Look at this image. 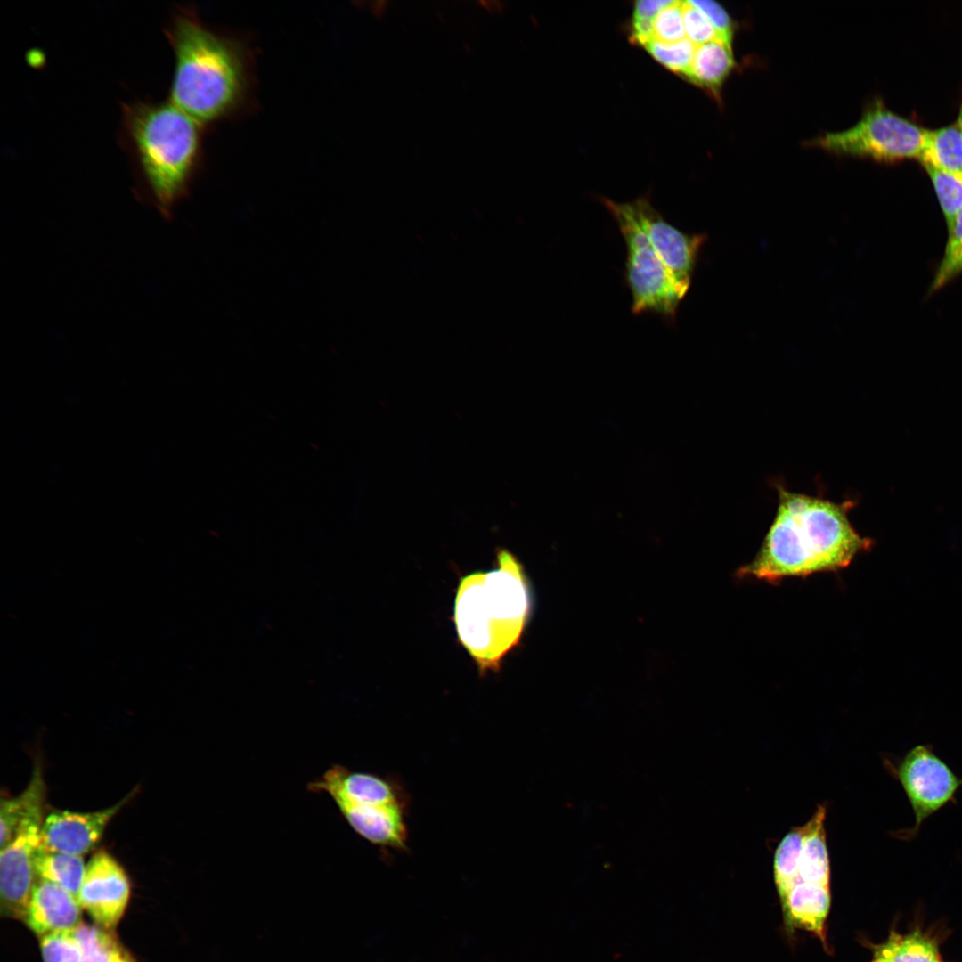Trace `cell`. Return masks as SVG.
<instances>
[{
	"mask_svg": "<svg viewBox=\"0 0 962 962\" xmlns=\"http://www.w3.org/2000/svg\"><path fill=\"white\" fill-rule=\"evenodd\" d=\"M775 518L754 558L738 570L740 577L777 582L846 567L872 542L852 526L848 502L779 487Z\"/></svg>",
	"mask_w": 962,
	"mask_h": 962,
	"instance_id": "6da1fadb",
	"label": "cell"
},
{
	"mask_svg": "<svg viewBox=\"0 0 962 962\" xmlns=\"http://www.w3.org/2000/svg\"><path fill=\"white\" fill-rule=\"evenodd\" d=\"M174 50L170 102L199 124L233 113L247 97L249 59L240 43L181 9L165 30Z\"/></svg>",
	"mask_w": 962,
	"mask_h": 962,
	"instance_id": "7a4b0ae2",
	"label": "cell"
},
{
	"mask_svg": "<svg viewBox=\"0 0 962 962\" xmlns=\"http://www.w3.org/2000/svg\"><path fill=\"white\" fill-rule=\"evenodd\" d=\"M123 135L142 194L170 218L188 192L201 156L200 124L170 101L123 104Z\"/></svg>",
	"mask_w": 962,
	"mask_h": 962,
	"instance_id": "3957f363",
	"label": "cell"
},
{
	"mask_svg": "<svg viewBox=\"0 0 962 962\" xmlns=\"http://www.w3.org/2000/svg\"><path fill=\"white\" fill-rule=\"evenodd\" d=\"M497 558L496 569L462 578L455 599L459 639L481 671L498 669L518 642L530 610L521 566L505 550Z\"/></svg>",
	"mask_w": 962,
	"mask_h": 962,
	"instance_id": "277c9868",
	"label": "cell"
},
{
	"mask_svg": "<svg viewBox=\"0 0 962 962\" xmlns=\"http://www.w3.org/2000/svg\"><path fill=\"white\" fill-rule=\"evenodd\" d=\"M602 202L625 244L624 279L632 296V314L653 313L675 322L683 298L642 230L631 201L619 203L603 198Z\"/></svg>",
	"mask_w": 962,
	"mask_h": 962,
	"instance_id": "5b68a950",
	"label": "cell"
},
{
	"mask_svg": "<svg viewBox=\"0 0 962 962\" xmlns=\"http://www.w3.org/2000/svg\"><path fill=\"white\" fill-rule=\"evenodd\" d=\"M928 134L914 122L874 101L852 127L821 135L806 143L838 156L868 158L890 162L907 158L919 159Z\"/></svg>",
	"mask_w": 962,
	"mask_h": 962,
	"instance_id": "8992f818",
	"label": "cell"
},
{
	"mask_svg": "<svg viewBox=\"0 0 962 962\" xmlns=\"http://www.w3.org/2000/svg\"><path fill=\"white\" fill-rule=\"evenodd\" d=\"M884 765L902 787L914 814L911 827L893 831L901 841H912L923 823L950 803H957L962 778L939 757L930 744H918L901 757H885Z\"/></svg>",
	"mask_w": 962,
	"mask_h": 962,
	"instance_id": "52a82bcc",
	"label": "cell"
},
{
	"mask_svg": "<svg viewBox=\"0 0 962 962\" xmlns=\"http://www.w3.org/2000/svg\"><path fill=\"white\" fill-rule=\"evenodd\" d=\"M29 784L32 794L27 811L12 839L0 852V893L3 915L24 919L38 879L34 860L41 844L45 787L37 763Z\"/></svg>",
	"mask_w": 962,
	"mask_h": 962,
	"instance_id": "ba28073f",
	"label": "cell"
},
{
	"mask_svg": "<svg viewBox=\"0 0 962 962\" xmlns=\"http://www.w3.org/2000/svg\"><path fill=\"white\" fill-rule=\"evenodd\" d=\"M631 204L642 230L684 298L706 234L681 231L652 206L648 197H640Z\"/></svg>",
	"mask_w": 962,
	"mask_h": 962,
	"instance_id": "9c48e42d",
	"label": "cell"
},
{
	"mask_svg": "<svg viewBox=\"0 0 962 962\" xmlns=\"http://www.w3.org/2000/svg\"><path fill=\"white\" fill-rule=\"evenodd\" d=\"M130 897V882L118 861L105 850L86 865L79 903L98 926L112 931L123 917Z\"/></svg>",
	"mask_w": 962,
	"mask_h": 962,
	"instance_id": "30bf717a",
	"label": "cell"
},
{
	"mask_svg": "<svg viewBox=\"0 0 962 962\" xmlns=\"http://www.w3.org/2000/svg\"><path fill=\"white\" fill-rule=\"evenodd\" d=\"M313 793L328 795L337 808L348 805H406L399 783L389 777L352 770L334 764L308 784Z\"/></svg>",
	"mask_w": 962,
	"mask_h": 962,
	"instance_id": "8fae6325",
	"label": "cell"
},
{
	"mask_svg": "<svg viewBox=\"0 0 962 962\" xmlns=\"http://www.w3.org/2000/svg\"><path fill=\"white\" fill-rule=\"evenodd\" d=\"M130 795L95 811H55L45 817L41 845L47 850L82 856L98 844L108 824Z\"/></svg>",
	"mask_w": 962,
	"mask_h": 962,
	"instance_id": "7c38bea8",
	"label": "cell"
},
{
	"mask_svg": "<svg viewBox=\"0 0 962 962\" xmlns=\"http://www.w3.org/2000/svg\"><path fill=\"white\" fill-rule=\"evenodd\" d=\"M78 900L63 887L38 878L27 909L24 922L40 938L54 933L73 931L81 923Z\"/></svg>",
	"mask_w": 962,
	"mask_h": 962,
	"instance_id": "4fadbf2b",
	"label": "cell"
},
{
	"mask_svg": "<svg viewBox=\"0 0 962 962\" xmlns=\"http://www.w3.org/2000/svg\"><path fill=\"white\" fill-rule=\"evenodd\" d=\"M406 805H348L338 807L351 828L371 844L405 850L408 842Z\"/></svg>",
	"mask_w": 962,
	"mask_h": 962,
	"instance_id": "5bb4252c",
	"label": "cell"
},
{
	"mask_svg": "<svg viewBox=\"0 0 962 962\" xmlns=\"http://www.w3.org/2000/svg\"><path fill=\"white\" fill-rule=\"evenodd\" d=\"M780 901L787 925L813 933L826 947L825 926L830 907L829 886L800 882Z\"/></svg>",
	"mask_w": 962,
	"mask_h": 962,
	"instance_id": "9a60e30c",
	"label": "cell"
},
{
	"mask_svg": "<svg viewBox=\"0 0 962 962\" xmlns=\"http://www.w3.org/2000/svg\"><path fill=\"white\" fill-rule=\"evenodd\" d=\"M732 45L720 38L697 45L691 65L684 76L693 84L707 90L716 100L735 68Z\"/></svg>",
	"mask_w": 962,
	"mask_h": 962,
	"instance_id": "2e32d148",
	"label": "cell"
},
{
	"mask_svg": "<svg viewBox=\"0 0 962 962\" xmlns=\"http://www.w3.org/2000/svg\"><path fill=\"white\" fill-rule=\"evenodd\" d=\"M826 813V807L820 804L808 821L809 828L799 862L800 882L829 886L830 864L824 827Z\"/></svg>",
	"mask_w": 962,
	"mask_h": 962,
	"instance_id": "e0dca14e",
	"label": "cell"
},
{
	"mask_svg": "<svg viewBox=\"0 0 962 962\" xmlns=\"http://www.w3.org/2000/svg\"><path fill=\"white\" fill-rule=\"evenodd\" d=\"M34 866L38 878L63 887L78 900L86 872L82 856L47 850L40 844Z\"/></svg>",
	"mask_w": 962,
	"mask_h": 962,
	"instance_id": "ac0fdd59",
	"label": "cell"
},
{
	"mask_svg": "<svg viewBox=\"0 0 962 962\" xmlns=\"http://www.w3.org/2000/svg\"><path fill=\"white\" fill-rule=\"evenodd\" d=\"M919 160L923 166H933L962 176V129L958 120L951 125L928 130Z\"/></svg>",
	"mask_w": 962,
	"mask_h": 962,
	"instance_id": "d6986e66",
	"label": "cell"
},
{
	"mask_svg": "<svg viewBox=\"0 0 962 962\" xmlns=\"http://www.w3.org/2000/svg\"><path fill=\"white\" fill-rule=\"evenodd\" d=\"M808 822L792 827L780 840L774 853L773 874L778 893L782 900L790 889L800 883L799 862Z\"/></svg>",
	"mask_w": 962,
	"mask_h": 962,
	"instance_id": "ffe728a7",
	"label": "cell"
},
{
	"mask_svg": "<svg viewBox=\"0 0 962 962\" xmlns=\"http://www.w3.org/2000/svg\"><path fill=\"white\" fill-rule=\"evenodd\" d=\"M75 935L82 950L81 962H136L112 931L81 924Z\"/></svg>",
	"mask_w": 962,
	"mask_h": 962,
	"instance_id": "44dd1931",
	"label": "cell"
},
{
	"mask_svg": "<svg viewBox=\"0 0 962 962\" xmlns=\"http://www.w3.org/2000/svg\"><path fill=\"white\" fill-rule=\"evenodd\" d=\"M875 950L887 962H941L935 942L918 931L906 935L893 933Z\"/></svg>",
	"mask_w": 962,
	"mask_h": 962,
	"instance_id": "7402d4cb",
	"label": "cell"
},
{
	"mask_svg": "<svg viewBox=\"0 0 962 962\" xmlns=\"http://www.w3.org/2000/svg\"><path fill=\"white\" fill-rule=\"evenodd\" d=\"M948 231L942 258L933 275L930 292L942 289L962 274V208L958 212Z\"/></svg>",
	"mask_w": 962,
	"mask_h": 962,
	"instance_id": "603a6c76",
	"label": "cell"
},
{
	"mask_svg": "<svg viewBox=\"0 0 962 962\" xmlns=\"http://www.w3.org/2000/svg\"><path fill=\"white\" fill-rule=\"evenodd\" d=\"M936 192L947 230L962 208V176L930 165H925Z\"/></svg>",
	"mask_w": 962,
	"mask_h": 962,
	"instance_id": "cb8c5ba5",
	"label": "cell"
},
{
	"mask_svg": "<svg viewBox=\"0 0 962 962\" xmlns=\"http://www.w3.org/2000/svg\"><path fill=\"white\" fill-rule=\"evenodd\" d=\"M644 47L659 63L684 77L691 65L697 45L685 37L676 42L652 40Z\"/></svg>",
	"mask_w": 962,
	"mask_h": 962,
	"instance_id": "d4e9b609",
	"label": "cell"
},
{
	"mask_svg": "<svg viewBox=\"0 0 962 962\" xmlns=\"http://www.w3.org/2000/svg\"><path fill=\"white\" fill-rule=\"evenodd\" d=\"M44 962H81L82 950L75 930L50 933L40 938Z\"/></svg>",
	"mask_w": 962,
	"mask_h": 962,
	"instance_id": "484cf974",
	"label": "cell"
},
{
	"mask_svg": "<svg viewBox=\"0 0 962 962\" xmlns=\"http://www.w3.org/2000/svg\"><path fill=\"white\" fill-rule=\"evenodd\" d=\"M32 788L27 787L17 796L2 798L0 803V848L14 836L29 807Z\"/></svg>",
	"mask_w": 962,
	"mask_h": 962,
	"instance_id": "4316f807",
	"label": "cell"
},
{
	"mask_svg": "<svg viewBox=\"0 0 962 962\" xmlns=\"http://www.w3.org/2000/svg\"><path fill=\"white\" fill-rule=\"evenodd\" d=\"M685 37L683 1H671L653 20L652 40L676 42Z\"/></svg>",
	"mask_w": 962,
	"mask_h": 962,
	"instance_id": "83f0119b",
	"label": "cell"
},
{
	"mask_svg": "<svg viewBox=\"0 0 962 962\" xmlns=\"http://www.w3.org/2000/svg\"><path fill=\"white\" fill-rule=\"evenodd\" d=\"M688 2L706 17L720 39L732 45L735 26L724 7L717 2L710 0H689Z\"/></svg>",
	"mask_w": 962,
	"mask_h": 962,
	"instance_id": "f1b7e54d",
	"label": "cell"
},
{
	"mask_svg": "<svg viewBox=\"0 0 962 962\" xmlns=\"http://www.w3.org/2000/svg\"><path fill=\"white\" fill-rule=\"evenodd\" d=\"M683 23L686 37L696 45L719 38L706 17L688 1H683Z\"/></svg>",
	"mask_w": 962,
	"mask_h": 962,
	"instance_id": "f546056e",
	"label": "cell"
},
{
	"mask_svg": "<svg viewBox=\"0 0 962 962\" xmlns=\"http://www.w3.org/2000/svg\"><path fill=\"white\" fill-rule=\"evenodd\" d=\"M671 1L668 0H640L635 3L633 20H653L656 15L666 7Z\"/></svg>",
	"mask_w": 962,
	"mask_h": 962,
	"instance_id": "4dcf8cb0",
	"label": "cell"
},
{
	"mask_svg": "<svg viewBox=\"0 0 962 962\" xmlns=\"http://www.w3.org/2000/svg\"><path fill=\"white\" fill-rule=\"evenodd\" d=\"M871 962H887L885 958L875 950L874 959Z\"/></svg>",
	"mask_w": 962,
	"mask_h": 962,
	"instance_id": "1f68e13d",
	"label": "cell"
},
{
	"mask_svg": "<svg viewBox=\"0 0 962 962\" xmlns=\"http://www.w3.org/2000/svg\"><path fill=\"white\" fill-rule=\"evenodd\" d=\"M958 119L962 122V107Z\"/></svg>",
	"mask_w": 962,
	"mask_h": 962,
	"instance_id": "d6a6232c",
	"label": "cell"
},
{
	"mask_svg": "<svg viewBox=\"0 0 962 962\" xmlns=\"http://www.w3.org/2000/svg\"><path fill=\"white\" fill-rule=\"evenodd\" d=\"M957 120H958V122L959 123V125H960V126H961V129H962V122H960V121H959L958 119H957Z\"/></svg>",
	"mask_w": 962,
	"mask_h": 962,
	"instance_id": "836d02e7",
	"label": "cell"
}]
</instances>
